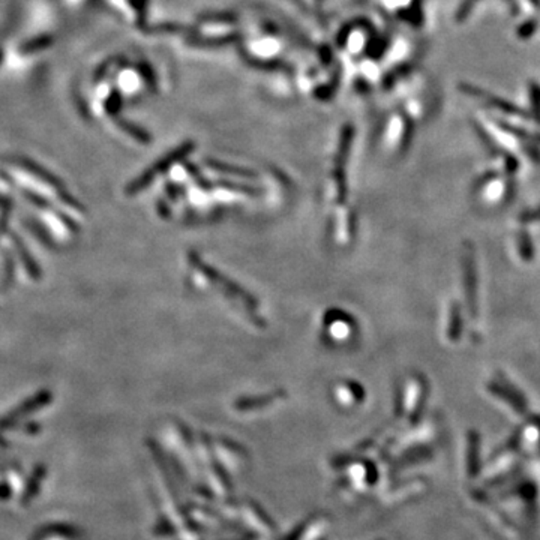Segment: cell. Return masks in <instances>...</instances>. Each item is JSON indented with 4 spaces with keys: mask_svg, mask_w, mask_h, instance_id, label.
Listing matches in <instances>:
<instances>
[{
    "mask_svg": "<svg viewBox=\"0 0 540 540\" xmlns=\"http://www.w3.org/2000/svg\"><path fill=\"white\" fill-rule=\"evenodd\" d=\"M53 44V38L51 36H44V38H38L27 42L26 46L21 47V53H26V55H30V53L39 51L42 48H47Z\"/></svg>",
    "mask_w": 540,
    "mask_h": 540,
    "instance_id": "6da1fadb",
    "label": "cell"
},
{
    "mask_svg": "<svg viewBox=\"0 0 540 540\" xmlns=\"http://www.w3.org/2000/svg\"><path fill=\"white\" fill-rule=\"evenodd\" d=\"M0 60H2V51H0Z\"/></svg>",
    "mask_w": 540,
    "mask_h": 540,
    "instance_id": "7a4b0ae2",
    "label": "cell"
}]
</instances>
